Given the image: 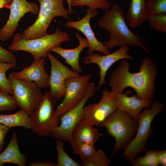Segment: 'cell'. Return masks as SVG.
<instances>
[{"label": "cell", "instance_id": "obj_1", "mask_svg": "<svg viewBox=\"0 0 166 166\" xmlns=\"http://www.w3.org/2000/svg\"><path fill=\"white\" fill-rule=\"evenodd\" d=\"M130 64L125 60L115 69L111 75L109 85L114 93H122L127 87L133 88L139 99L153 101L156 93L155 81L158 68L152 59L144 57L142 61L138 72H130Z\"/></svg>", "mask_w": 166, "mask_h": 166}, {"label": "cell", "instance_id": "obj_2", "mask_svg": "<svg viewBox=\"0 0 166 166\" xmlns=\"http://www.w3.org/2000/svg\"><path fill=\"white\" fill-rule=\"evenodd\" d=\"M97 25L109 34V39L103 42L108 49H111L116 46L132 45L139 47L145 52L148 53L141 38L131 31L127 26L124 14L118 5L114 4L106 10Z\"/></svg>", "mask_w": 166, "mask_h": 166}, {"label": "cell", "instance_id": "obj_3", "mask_svg": "<svg viewBox=\"0 0 166 166\" xmlns=\"http://www.w3.org/2000/svg\"><path fill=\"white\" fill-rule=\"evenodd\" d=\"M164 107V104L161 102L152 101L150 107L141 111L137 120L138 126L136 134L121 154L123 159L132 164L137 154L147 150V141L153 131L152 123L156 115L163 112Z\"/></svg>", "mask_w": 166, "mask_h": 166}, {"label": "cell", "instance_id": "obj_4", "mask_svg": "<svg viewBox=\"0 0 166 166\" xmlns=\"http://www.w3.org/2000/svg\"><path fill=\"white\" fill-rule=\"evenodd\" d=\"M138 124L127 113L117 109L100 124L105 128L107 133L115 139L112 156L118 151L124 150L137 130Z\"/></svg>", "mask_w": 166, "mask_h": 166}, {"label": "cell", "instance_id": "obj_5", "mask_svg": "<svg viewBox=\"0 0 166 166\" xmlns=\"http://www.w3.org/2000/svg\"><path fill=\"white\" fill-rule=\"evenodd\" d=\"M70 40L67 32H62L57 28L53 34L32 39H24L21 34H16L9 49L14 51H23L29 52L33 56L34 61H37L47 57L48 52L51 48L59 46L61 43Z\"/></svg>", "mask_w": 166, "mask_h": 166}, {"label": "cell", "instance_id": "obj_6", "mask_svg": "<svg viewBox=\"0 0 166 166\" xmlns=\"http://www.w3.org/2000/svg\"><path fill=\"white\" fill-rule=\"evenodd\" d=\"M37 0L40 3L38 15L35 22L21 34L22 38L25 39L38 38L47 34V29L56 17H62L70 20L68 11L64 6L66 0Z\"/></svg>", "mask_w": 166, "mask_h": 166}, {"label": "cell", "instance_id": "obj_7", "mask_svg": "<svg viewBox=\"0 0 166 166\" xmlns=\"http://www.w3.org/2000/svg\"><path fill=\"white\" fill-rule=\"evenodd\" d=\"M8 78L12 84V97L17 107L31 116L43 99L41 89L33 81L16 78L10 75Z\"/></svg>", "mask_w": 166, "mask_h": 166}, {"label": "cell", "instance_id": "obj_8", "mask_svg": "<svg viewBox=\"0 0 166 166\" xmlns=\"http://www.w3.org/2000/svg\"><path fill=\"white\" fill-rule=\"evenodd\" d=\"M46 92L40 105L30 116L32 131L38 136H48L60 124V120L54 114V108L57 102Z\"/></svg>", "mask_w": 166, "mask_h": 166}, {"label": "cell", "instance_id": "obj_9", "mask_svg": "<svg viewBox=\"0 0 166 166\" xmlns=\"http://www.w3.org/2000/svg\"><path fill=\"white\" fill-rule=\"evenodd\" d=\"M96 89L94 82L89 83L86 93L80 102L75 107L58 117L60 120V124L51 133V137L70 142L73 128L83 118L85 105L87 101L93 96Z\"/></svg>", "mask_w": 166, "mask_h": 166}, {"label": "cell", "instance_id": "obj_10", "mask_svg": "<svg viewBox=\"0 0 166 166\" xmlns=\"http://www.w3.org/2000/svg\"><path fill=\"white\" fill-rule=\"evenodd\" d=\"M91 74L70 77L65 80V90L64 99L54 111L58 117L76 106L86 94Z\"/></svg>", "mask_w": 166, "mask_h": 166}, {"label": "cell", "instance_id": "obj_11", "mask_svg": "<svg viewBox=\"0 0 166 166\" xmlns=\"http://www.w3.org/2000/svg\"><path fill=\"white\" fill-rule=\"evenodd\" d=\"M117 109L115 93L105 89L98 102L84 107L83 118L93 125L100 126L110 114Z\"/></svg>", "mask_w": 166, "mask_h": 166}, {"label": "cell", "instance_id": "obj_12", "mask_svg": "<svg viewBox=\"0 0 166 166\" xmlns=\"http://www.w3.org/2000/svg\"><path fill=\"white\" fill-rule=\"evenodd\" d=\"M9 17L5 25L0 28V40L4 42L14 35L18 22L24 14L31 12L34 14L39 13L38 5L26 0H13L10 7Z\"/></svg>", "mask_w": 166, "mask_h": 166}, {"label": "cell", "instance_id": "obj_13", "mask_svg": "<svg viewBox=\"0 0 166 166\" xmlns=\"http://www.w3.org/2000/svg\"><path fill=\"white\" fill-rule=\"evenodd\" d=\"M47 57L49 59L51 65L49 92L50 95L57 100L65 95V79L69 77L80 75L64 65L50 51L48 52Z\"/></svg>", "mask_w": 166, "mask_h": 166}, {"label": "cell", "instance_id": "obj_14", "mask_svg": "<svg viewBox=\"0 0 166 166\" xmlns=\"http://www.w3.org/2000/svg\"><path fill=\"white\" fill-rule=\"evenodd\" d=\"M130 48L127 45L121 46L114 52L102 56L99 53H96L88 54L83 60L85 64L94 63L99 67L100 80L96 88L99 89L102 85L106 83L105 77L109 69L117 61L122 59H127L132 61V57L128 54Z\"/></svg>", "mask_w": 166, "mask_h": 166}, {"label": "cell", "instance_id": "obj_15", "mask_svg": "<svg viewBox=\"0 0 166 166\" xmlns=\"http://www.w3.org/2000/svg\"><path fill=\"white\" fill-rule=\"evenodd\" d=\"M86 12L85 15L78 21H67L65 24L66 26L76 29L85 35L89 43V49L87 50L88 54H93L95 51L100 52L105 54L109 53V49L105 46L103 42L99 41L96 38L90 25L91 18L96 16L97 12L89 8L86 10Z\"/></svg>", "mask_w": 166, "mask_h": 166}, {"label": "cell", "instance_id": "obj_16", "mask_svg": "<svg viewBox=\"0 0 166 166\" xmlns=\"http://www.w3.org/2000/svg\"><path fill=\"white\" fill-rule=\"evenodd\" d=\"M45 64V58L42 57L33 61L30 66L24 68L22 71L13 72L9 75L16 78L34 82L41 89H45L50 86V75L44 69Z\"/></svg>", "mask_w": 166, "mask_h": 166}, {"label": "cell", "instance_id": "obj_17", "mask_svg": "<svg viewBox=\"0 0 166 166\" xmlns=\"http://www.w3.org/2000/svg\"><path fill=\"white\" fill-rule=\"evenodd\" d=\"M131 93V90H128L124 93H115L117 107V109L128 113L133 120L137 121L142 109L150 107L152 101L139 99L136 95L128 97V94Z\"/></svg>", "mask_w": 166, "mask_h": 166}, {"label": "cell", "instance_id": "obj_18", "mask_svg": "<svg viewBox=\"0 0 166 166\" xmlns=\"http://www.w3.org/2000/svg\"><path fill=\"white\" fill-rule=\"evenodd\" d=\"M75 37L79 42V45L77 47L67 49L56 46L51 48L49 51L60 55L65 59V62L70 66L73 71L79 73L82 71V69L79 64L80 54L85 47H89V45L87 39L83 38L77 33L75 34Z\"/></svg>", "mask_w": 166, "mask_h": 166}, {"label": "cell", "instance_id": "obj_19", "mask_svg": "<svg viewBox=\"0 0 166 166\" xmlns=\"http://www.w3.org/2000/svg\"><path fill=\"white\" fill-rule=\"evenodd\" d=\"M27 157L20 151L17 133L14 132L10 142L5 149L0 153V166L6 163H11L19 166H25Z\"/></svg>", "mask_w": 166, "mask_h": 166}, {"label": "cell", "instance_id": "obj_20", "mask_svg": "<svg viewBox=\"0 0 166 166\" xmlns=\"http://www.w3.org/2000/svg\"><path fill=\"white\" fill-rule=\"evenodd\" d=\"M93 125L83 118L74 127L71 134V139L94 144L104 134L100 133Z\"/></svg>", "mask_w": 166, "mask_h": 166}, {"label": "cell", "instance_id": "obj_21", "mask_svg": "<svg viewBox=\"0 0 166 166\" xmlns=\"http://www.w3.org/2000/svg\"><path fill=\"white\" fill-rule=\"evenodd\" d=\"M127 12V18L130 26L134 28L143 23L148 14L145 7V0H131Z\"/></svg>", "mask_w": 166, "mask_h": 166}, {"label": "cell", "instance_id": "obj_22", "mask_svg": "<svg viewBox=\"0 0 166 166\" xmlns=\"http://www.w3.org/2000/svg\"><path fill=\"white\" fill-rule=\"evenodd\" d=\"M0 123L9 128L16 126L32 128L30 117L21 109L12 114H0Z\"/></svg>", "mask_w": 166, "mask_h": 166}, {"label": "cell", "instance_id": "obj_23", "mask_svg": "<svg viewBox=\"0 0 166 166\" xmlns=\"http://www.w3.org/2000/svg\"><path fill=\"white\" fill-rule=\"evenodd\" d=\"M70 143L74 153L78 155L83 161L94 155L96 152L94 144L71 139Z\"/></svg>", "mask_w": 166, "mask_h": 166}, {"label": "cell", "instance_id": "obj_24", "mask_svg": "<svg viewBox=\"0 0 166 166\" xmlns=\"http://www.w3.org/2000/svg\"><path fill=\"white\" fill-rule=\"evenodd\" d=\"M65 145L63 141L56 139L55 147L57 153L56 166H80V163L75 161L67 154L64 149Z\"/></svg>", "mask_w": 166, "mask_h": 166}, {"label": "cell", "instance_id": "obj_25", "mask_svg": "<svg viewBox=\"0 0 166 166\" xmlns=\"http://www.w3.org/2000/svg\"><path fill=\"white\" fill-rule=\"evenodd\" d=\"M111 160L103 150L99 149L93 156L81 161L80 164V166H108Z\"/></svg>", "mask_w": 166, "mask_h": 166}, {"label": "cell", "instance_id": "obj_26", "mask_svg": "<svg viewBox=\"0 0 166 166\" xmlns=\"http://www.w3.org/2000/svg\"><path fill=\"white\" fill-rule=\"evenodd\" d=\"M72 7L86 6L92 10L97 9L107 10L111 7V3L108 0H71Z\"/></svg>", "mask_w": 166, "mask_h": 166}, {"label": "cell", "instance_id": "obj_27", "mask_svg": "<svg viewBox=\"0 0 166 166\" xmlns=\"http://www.w3.org/2000/svg\"><path fill=\"white\" fill-rule=\"evenodd\" d=\"M16 64L0 62V90L9 94H13L12 84L7 78L6 72L14 67Z\"/></svg>", "mask_w": 166, "mask_h": 166}, {"label": "cell", "instance_id": "obj_28", "mask_svg": "<svg viewBox=\"0 0 166 166\" xmlns=\"http://www.w3.org/2000/svg\"><path fill=\"white\" fill-rule=\"evenodd\" d=\"M157 151L146 150L144 156L139 155L135 158L132 163L133 166H159L157 160Z\"/></svg>", "mask_w": 166, "mask_h": 166}, {"label": "cell", "instance_id": "obj_29", "mask_svg": "<svg viewBox=\"0 0 166 166\" xmlns=\"http://www.w3.org/2000/svg\"><path fill=\"white\" fill-rule=\"evenodd\" d=\"M145 7L148 15L166 14V0H147Z\"/></svg>", "mask_w": 166, "mask_h": 166}, {"label": "cell", "instance_id": "obj_30", "mask_svg": "<svg viewBox=\"0 0 166 166\" xmlns=\"http://www.w3.org/2000/svg\"><path fill=\"white\" fill-rule=\"evenodd\" d=\"M149 24L158 31L166 33V14L148 15Z\"/></svg>", "mask_w": 166, "mask_h": 166}, {"label": "cell", "instance_id": "obj_31", "mask_svg": "<svg viewBox=\"0 0 166 166\" xmlns=\"http://www.w3.org/2000/svg\"><path fill=\"white\" fill-rule=\"evenodd\" d=\"M17 107L12 96L0 90V111H12Z\"/></svg>", "mask_w": 166, "mask_h": 166}, {"label": "cell", "instance_id": "obj_32", "mask_svg": "<svg viewBox=\"0 0 166 166\" xmlns=\"http://www.w3.org/2000/svg\"><path fill=\"white\" fill-rule=\"evenodd\" d=\"M0 62L16 64V58L13 53L0 46Z\"/></svg>", "mask_w": 166, "mask_h": 166}, {"label": "cell", "instance_id": "obj_33", "mask_svg": "<svg viewBox=\"0 0 166 166\" xmlns=\"http://www.w3.org/2000/svg\"><path fill=\"white\" fill-rule=\"evenodd\" d=\"M10 128L0 123V153L3 151L5 144V137Z\"/></svg>", "mask_w": 166, "mask_h": 166}, {"label": "cell", "instance_id": "obj_34", "mask_svg": "<svg viewBox=\"0 0 166 166\" xmlns=\"http://www.w3.org/2000/svg\"><path fill=\"white\" fill-rule=\"evenodd\" d=\"M157 160L159 166H166V150L162 149L157 151Z\"/></svg>", "mask_w": 166, "mask_h": 166}, {"label": "cell", "instance_id": "obj_35", "mask_svg": "<svg viewBox=\"0 0 166 166\" xmlns=\"http://www.w3.org/2000/svg\"><path fill=\"white\" fill-rule=\"evenodd\" d=\"M30 166H56V164L53 162H38L30 163Z\"/></svg>", "mask_w": 166, "mask_h": 166}, {"label": "cell", "instance_id": "obj_36", "mask_svg": "<svg viewBox=\"0 0 166 166\" xmlns=\"http://www.w3.org/2000/svg\"><path fill=\"white\" fill-rule=\"evenodd\" d=\"M13 0H0V9L6 8L10 9Z\"/></svg>", "mask_w": 166, "mask_h": 166}, {"label": "cell", "instance_id": "obj_37", "mask_svg": "<svg viewBox=\"0 0 166 166\" xmlns=\"http://www.w3.org/2000/svg\"><path fill=\"white\" fill-rule=\"evenodd\" d=\"M71 0H66L68 5V10L69 14H70L73 13V10L71 5Z\"/></svg>", "mask_w": 166, "mask_h": 166}]
</instances>
